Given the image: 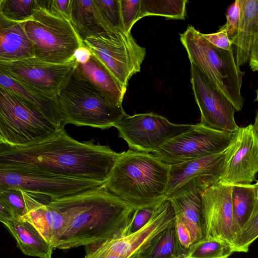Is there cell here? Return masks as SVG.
Here are the masks:
<instances>
[{
  "label": "cell",
  "instance_id": "obj_1",
  "mask_svg": "<svg viewBox=\"0 0 258 258\" xmlns=\"http://www.w3.org/2000/svg\"><path fill=\"white\" fill-rule=\"evenodd\" d=\"M94 142H79L62 128L53 137L29 146L0 144V169H37L106 183L120 153Z\"/></svg>",
  "mask_w": 258,
  "mask_h": 258
},
{
  "label": "cell",
  "instance_id": "obj_2",
  "mask_svg": "<svg viewBox=\"0 0 258 258\" xmlns=\"http://www.w3.org/2000/svg\"><path fill=\"white\" fill-rule=\"evenodd\" d=\"M47 205L63 217L64 230L55 248L67 249L127 235L136 209L104 185L51 199Z\"/></svg>",
  "mask_w": 258,
  "mask_h": 258
},
{
  "label": "cell",
  "instance_id": "obj_3",
  "mask_svg": "<svg viewBox=\"0 0 258 258\" xmlns=\"http://www.w3.org/2000/svg\"><path fill=\"white\" fill-rule=\"evenodd\" d=\"M170 165L151 153H120L105 188L136 209L155 207L166 198Z\"/></svg>",
  "mask_w": 258,
  "mask_h": 258
},
{
  "label": "cell",
  "instance_id": "obj_4",
  "mask_svg": "<svg viewBox=\"0 0 258 258\" xmlns=\"http://www.w3.org/2000/svg\"><path fill=\"white\" fill-rule=\"evenodd\" d=\"M35 57L53 63H63L74 57L84 45L70 18L60 11L54 0H36L31 18L25 22Z\"/></svg>",
  "mask_w": 258,
  "mask_h": 258
},
{
  "label": "cell",
  "instance_id": "obj_5",
  "mask_svg": "<svg viewBox=\"0 0 258 258\" xmlns=\"http://www.w3.org/2000/svg\"><path fill=\"white\" fill-rule=\"evenodd\" d=\"M180 39L190 63L232 103L236 111H240L244 104L241 88L244 72L237 64L233 49L214 46L191 25L180 34Z\"/></svg>",
  "mask_w": 258,
  "mask_h": 258
},
{
  "label": "cell",
  "instance_id": "obj_6",
  "mask_svg": "<svg viewBox=\"0 0 258 258\" xmlns=\"http://www.w3.org/2000/svg\"><path fill=\"white\" fill-rule=\"evenodd\" d=\"M52 99L62 118V125L72 124L107 129L126 114L122 107L111 104L76 69L67 84Z\"/></svg>",
  "mask_w": 258,
  "mask_h": 258
},
{
  "label": "cell",
  "instance_id": "obj_7",
  "mask_svg": "<svg viewBox=\"0 0 258 258\" xmlns=\"http://www.w3.org/2000/svg\"><path fill=\"white\" fill-rule=\"evenodd\" d=\"M62 128L18 95L0 86V144L29 146L53 137Z\"/></svg>",
  "mask_w": 258,
  "mask_h": 258
},
{
  "label": "cell",
  "instance_id": "obj_8",
  "mask_svg": "<svg viewBox=\"0 0 258 258\" xmlns=\"http://www.w3.org/2000/svg\"><path fill=\"white\" fill-rule=\"evenodd\" d=\"M83 43L125 89L132 77L140 72L146 53L131 33L104 32L87 37Z\"/></svg>",
  "mask_w": 258,
  "mask_h": 258
},
{
  "label": "cell",
  "instance_id": "obj_9",
  "mask_svg": "<svg viewBox=\"0 0 258 258\" xmlns=\"http://www.w3.org/2000/svg\"><path fill=\"white\" fill-rule=\"evenodd\" d=\"M105 182L63 176L28 168L0 169V189L17 188L26 192L61 198L100 188Z\"/></svg>",
  "mask_w": 258,
  "mask_h": 258
},
{
  "label": "cell",
  "instance_id": "obj_10",
  "mask_svg": "<svg viewBox=\"0 0 258 258\" xmlns=\"http://www.w3.org/2000/svg\"><path fill=\"white\" fill-rule=\"evenodd\" d=\"M78 62L74 57L63 63L36 57L0 61V72L31 90L52 99L69 82Z\"/></svg>",
  "mask_w": 258,
  "mask_h": 258
},
{
  "label": "cell",
  "instance_id": "obj_11",
  "mask_svg": "<svg viewBox=\"0 0 258 258\" xmlns=\"http://www.w3.org/2000/svg\"><path fill=\"white\" fill-rule=\"evenodd\" d=\"M235 133L216 130L198 123L168 140L151 154L169 165L201 158L225 152Z\"/></svg>",
  "mask_w": 258,
  "mask_h": 258
},
{
  "label": "cell",
  "instance_id": "obj_12",
  "mask_svg": "<svg viewBox=\"0 0 258 258\" xmlns=\"http://www.w3.org/2000/svg\"><path fill=\"white\" fill-rule=\"evenodd\" d=\"M192 126L172 123L164 116L150 112L126 114L114 127L130 149L152 153L166 141L188 131Z\"/></svg>",
  "mask_w": 258,
  "mask_h": 258
},
{
  "label": "cell",
  "instance_id": "obj_13",
  "mask_svg": "<svg viewBox=\"0 0 258 258\" xmlns=\"http://www.w3.org/2000/svg\"><path fill=\"white\" fill-rule=\"evenodd\" d=\"M175 222L173 206L170 200L166 198L156 206L149 221L138 231L123 237L88 245L85 248L122 258H138L155 237Z\"/></svg>",
  "mask_w": 258,
  "mask_h": 258
},
{
  "label": "cell",
  "instance_id": "obj_14",
  "mask_svg": "<svg viewBox=\"0 0 258 258\" xmlns=\"http://www.w3.org/2000/svg\"><path fill=\"white\" fill-rule=\"evenodd\" d=\"M190 82L199 107V124L216 130L235 133L239 127L236 123V111L232 103L194 64L190 63Z\"/></svg>",
  "mask_w": 258,
  "mask_h": 258
},
{
  "label": "cell",
  "instance_id": "obj_15",
  "mask_svg": "<svg viewBox=\"0 0 258 258\" xmlns=\"http://www.w3.org/2000/svg\"><path fill=\"white\" fill-rule=\"evenodd\" d=\"M232 190V185L219 182L203 192L202 199L204 240L222 241L234 251L239 230L233 215Z\"/></svg>",
  "mask_w": 258,
  "mask_h": 258
},
{
  "label": "cell",
  "instance_id": "obj_16",
  "mask_svg": "<svg viewBox=\"0 0 258 258\" xmlns=\"http://www.w3.org/2000/svg\"><path fill=\"white\" fill-rule=\"evenodd\" d=\"M258 173V134L253 124L239 128L226 151L224 170L219 182L250 184Z\"/></svg>",
  "mask_w": 258,
  "mask_h": 258
},
{
  "label": "cell",
  "instance_id": "obj_17",
  "mask_svg": "<svg viewBox=\"0 0 258 258\" xmlns=\"http://www.w3.org/2000/svg\"><path fill=\"white\" fill-rule=\"evenodd\" d=\"M226 151L170 165L166 198L186 188L198 189L204 192L219 183L224 170Z\"/></svg>",
  "mask_w": 258,
  "mask_h": 258
},
{
  "label": "cell",
  "instance_id": "obj_18",
  "mask_svg": "<svg viewBox=\"0 0 258 258\" xmlns=\"http://www.w3.org/2000/svg\"><path fill=\"white\" fill-rule=\"evenodd\" d=\"M198 189L186 188L169 198L173 206L176 217L188 229L192 245L204 240V220L202 195Z\"/></svg>",
  "mask_w": 258,
  "mask_h": 258
},
{
  "label": "cell",
  "instance_id": "obj_19",
  "mask_svg": "<svg viewBox=\"0 0 258 258\" xmlns=\"http://www.w3.org/2000/svg\"><path fill=\"white\" fill-rule=\"evenodd\" d=\"M25 22H14L0 16V61L35 57L32 42L24 28Z\"/></svg>",
  "mask_w": 258,
  "mask_h": 258
},
{
  "label": "cell",
  "instance_id": "obj_20",
  "mask_svg": "<svg viewBox=\"0 0 258 258\" xmlns=\"http://www.w3.org/2000/svg\"><path fill=\"white\" fill-rule=\"evenodd\" d=\"M240 19L237 33L231 40L240 67L249 61L255 35L258 33V0H238Z\"/></svg>",
  "mask_w": 258,
  "mask_h": 258
},
{
  "label": "cell",
  "instance_id": "obj_21",
  "mask_svg": "<svg viewBox=\"0 0 258 258\" xmlns=\"http://www.w3.org/2000/svg\"><path fill=\"white\" fill-rule=\"evenodd\" d=\"M76 71L93 85L111 104L122 106L126 89L92 53L87 62L78 63Z\"/></svg>",
  "mask_w": 258,
  "mask_h": 258
},
{
  "label": "cell",
  "instance_id": "obj_22",
  "mask_svg": "<svg viewBox=\"0 0 258 258\" xmlns=\"http://www.w3.org/2000/svg\"><path fill=\"white\" fill-rule=\"evenodd\" d=\"M1 222L14 237L18 247L24 254L40 258H51L53 247L27 219L17 217Z\"/></svg>",
  "mask_w": 258,
  "mask_h": 258
},
{
  "label": "cell",
  "instance_id": "obj_23",
  "mask_svg": "<svg viewBox=\"0 0 258 258\" xmlns=\"http://www.w3.org/2000/svg\"><path fill=\"white\" fill-rule=\"evenodd\" d=\"M69 17L83 41L104 32H119L105 22L95 0H72Z\"/></svg>",
  "mask_w": 258,
  "mask_h": 258
},
{
  "label": "cell",
  "instance_id": "obj_24",
  "mask_svg": "<svg viewBox=\"0 0 258 258\" xmlns=\"http://www.w3.org/2000/svg\"><path fill=\"white\" fill-rule=\"evenodd\" d=\"M39 196L34 208L24 218L32 223L55 249L64 230V219L58 212L47 205V202H41Z\"/></svg>",
  "mask_w": 258,
  "mask_h": 258
},
{
  "label": "cell",
  "instance_id": "obj_25",
  "mask_svg": "<svg viewBox=\"0 0 258 258\" xmlns=\"http://www.w3.org/2000/svg\"><path fill=\"white\" fill-rule=\"evenodd\" d=\"M0 86L18 95L59 128L64 127L58 106L52 99L31 90L1 72Z\"/></svg>",
  "mask_w": 258,
  "mask_h": 258
},
{
  "label": "cell",
  "instance_id": "obj_26",
  "mask_svg": "<svg viewBox=\"0 0 258 258\" xmlns=\"http://www.w3.org/2000/svg\"><path fill=\"white\" fill-rule=\"evenodd\" d=\"M138 258H188L177 237L175 223L155 237Z\"/></svg>",
  "mask_w": 258,
  "mask_h": 258
},
{
  "label": "cell",
  "instance_id": "obj_27",
  "mask_svg": "<svg viewBox=\"0 0 258 258\" xmlns=\"http://www.w3.org/2000/svg\"><path fill=\"white\" fill-rule=\"evenodd\" d=\"M257 203L255 183L232 185L233 215L239 232L250 218Z\"/></svg>",
  "mask_w": 258,
  "mask_h": 258
},
{
  "label": "cell",
  "instance_id": "obj_28",
  "mask_svg": "<svg viewBox=\"0 0 258 258\" xmlns=\"http://www.w3.org/2000/svg\"><path fill=\"white\" fill-rule=\"evenodd\" d=\"M187 3V0H141L139 19L146 16H161L184 20Z\"/></svg>",
  "mask_w": 258,
  "mask_h": 258
},
{
  "label": "cell",
  "instance_id": "obj_29",
  "mask_svg": "<svg viewBox=\"0 0 258 258\" xmlns=\"http://www.w3.org/2000/svg\"><path fill=\"white\" fill-rule=\"evenodd\" d=\"M234 252L232 247L218 239L203 240L190 249L188 258H228Z\"/></svg>",
  "mask_w": 258,
  "mask_h": 258
},
{
  "label": "cell",
  "instance_id": "obj_30",
  "mask_svg": "<svg viewBox=\"0 0 258 258\" xmlns=\"http://www.w3.org/2000/svg\"><path fill=\"white\" fill-rule=\"evenodd\" d=\"M35 4L36 0H0V16L14 22H26Z\"/></svg>",
  "mask_w": 258,
  "mask_h": 258
},
{
  "label": "cell",
  "instance_id": "obj_31",
  "mask_svg": "<svg viewBox=\"0 0 258 258\" xmlns=\"http://www.w3.org/2000/svg\"><path fill=\"white\" fill-rule=\"evenodd\" d=\"M258 238V203L247 222L240 230L234 242V252L248 251L251 244Z\"/></svg>",
  "mask_w": 258,
  "mask_h": 258
},
{
  "label": "cell",
  "instance_id": "obj_32",
  "mask_svg": "<svg viewBox=\"0 0 258 258\" xmlns=\"http://www.w3.org/2000/svg\"><path fill=\"white\" fill-rule=\"evenodd\" d=\"M95 2L103 18L111 28L119 32L126 33L121 19L120 0H95Z\"/></svg>",
  "mask_w": 258,
  "mask_h": 258
},
{
  "label": "cell",
  "instance_id": "obj_33",
  "mask_svg": "<svg viewBox=\"0 0 258 258\" xmlns=\"http://www.w3.org/2000/svg\"><path fill=\"white\" fill-rule=\"evenodd\" d=\"M0 200L6 203L19 217H24L29 213L22 189H0Z\"/></svg>",
  "mask_w": 258,
  "mask_h": 258
},
{
  "label": "cell",
  "instance_id": "obj_34",
  "mask_svg": "<svg viewBox=\"0 0 258 258\" xmlns=\"http://www.w3.org/2000/svg\"><path fill=\"white\" fill-rule=\"evenodd\" d=\"M141 0H120V13L124 29L131 33L133 25L139 20Z\"/></svg>",
  "mask_w": 258,
  "mask_h": 258
},
{
  "label": "cell",
  "instance_id": "obj_35",
  "mask_svg": "<svg viewBox=\"0 0 258 258\" xmlns=\"http://www.w3.org/2000/svg\"><path fill=\"white\" fill-rule=\"evenodd\" d=\"M239 19L240 7L238 0H236L229 7L226 14V23L220 29L226 31L230 41L237 33Z\"/></svg>",
  "mask_w": 258,
  "mask_h": 258
},
{
  "label": "cell",
  "instance_id": "obj_36",
  "mask_svg": "<svg viewBox=\"0 0 258 258\" xmlns=\"http://www.w3.org/2000/svg\"><path fill=\"white\" fill-rule=\"evenodd\" d=\"M155 207L136 209L127 235L138 231L147 224L152 216Z\"/></svg>",
  "mask_w": 258,
  "mask_h": 258
},
{
  "label": "cell",
  "instance_id": "obj_37",
  "mask_svg": "<svg viewBox=\"0 0 258 258\" xmlns=\"http://www.w3.org/2000/svg\"><path fill=\"white\" fill-rule=\"evenodd\" d=\"M203 37L214 46L224 50L233 49L232 45L226 31L219 29L215 33L203 34Z\"/></svg>",
  "mask_w": 258,
  "mask_h": 258
},
{
  "label": "cell",
  "instance_id": "obj_38",
  "mask_svg": "<svg viewBox=\"0 0 258 258\" xmlns=\"http://www.w3.org/2000/svg\"><path fill=\"white\" fill-rule=\"evenodd\" d=\"M175 227L179 242L188 254L192 245L190 234L183 223L177 217H176Z\"/></svg>",
  "mask_w": 258,
  "mask_h": 258
},
{
  "label": "cell",
  "instance_id": "obj_39",
  "mask_svg": "<svg viewBox=\"0 0 258 258\" xmlns=\"http://www.w3.org/2000/svg\"><path fill=\"white\" fill-rule=\"evenodd\" d=\"M249 63L252 71L258 72V33L255 35L251 46Z\"/></svg>",
  "mask_w": 258,
  "mask_h": 258
},
{
  "label": "cell",
  "instance_id": "obj_40",
  "mask_svg": "<svg viewBox=\"0 0 258 258\" xmlns=\"http://www.w3.org/2000/svg\"><path fill=\"white\" fill-rule=\"evenodd\" d=\"M91 55L90 50L84 45L76 50L74 57L78 63H86L89 60Z\"/></svg>",
  "mask_w": 258,
  "mask_h": 258
},
{
  "label": "cell",
  "instance_id": "obj_41",
  "mask_svg": "<svg viewBox=\"0 0 258 258\" xmlns=\"http://www.w3.org/2000/svg\"><path fill=\"white\" fill-rule=\"evenodd\" d=\"M18 217L12 209L4 201L0 200V221L12 220Z\"/></svg>",
  "mask_w": 258,
  "mask_h": 258
},
{
  "label": "cell",
  "instance_id": "obj_42",
  "mask_svg": "<svg viewBox=\"0 0 258 258\" xmlns=\"http://www.w3.org/2000/svg\"><path fill=\"white\" fill-rule=\"evenodd\" d=\"M85 248L86 255L84 258H122L113 254L106 253L86 248Z\"/></svg>",
  "mask_w": 258,
  "mask_h": 258
},
{
  "label": "cell",
  "instance_id": "obj_43",
  "mask_svg": "<svg viewBox=\"0 0 258 258\" xmlns=\"http://www.w3.org/2000/svg\"><path fill=\"white\" fill-rule=\"evenodd\" d=\"M54 1L59 10L69 17L72 0H54Z\"/></svg>",
  "mask_w": 258,
  "mask_h": 258
},
{
  "label": "cell",
  "instance_id": "obj_44",
  "mask_svg": "<svg viewBox=\"0 0 258 258\" xmlns=\"http://www.w3.org/2000/svg\"><path fill=\"white\" fill-rule=\"evenodd\" d=\"M253 126L255 132L258 134V109L256 114L255 121L254 124H253Z\"/></svg>",
  "mask_w": 258,
  "mask_h": 258
},
{
  "label": "cell",
  "instance_id": "obj_45",
  "mask_svg": "<svg viewBox=\"0 0 258 258\" xmlns=\"http://www.w3.org/2000/svg\"><path fill=\"white\" fill-rule=\"evenodd\" d=\"M255 184H256V187H257V201L258 203V181H257V182Z\"/></svg>",
  "mask_w": 258,
  "mask_h": 258
},
{
  "label": "cell",
  "instance_id": "obj_46",
  "mask_svg": "<svg viewBox=\"0 0 258 258\" xmlns=\"http://www.w3.org/2000/svg\"><path fill=\"white\" fill-rule=\"evenodd\" d=\"M255 101L258 102V89L256 90V98L255 99Z\"/></svg>",
  "mask_w": 258,
  "mask_h": 258
},
{
  "label": "cell",
  "instance_id": "obj_47",
  "mask_svg": "<svg viewBox=\"0 0 258 258\" xmlns=\"http://www.w3.org/2000/svg\"><path fill=\"white\" fill-rule=\"evenodd\" d=\"M229 258V257H228Z\"/></svg>",
  "mask_w": 258,
  "mask_h": 258
}]
</instances>
